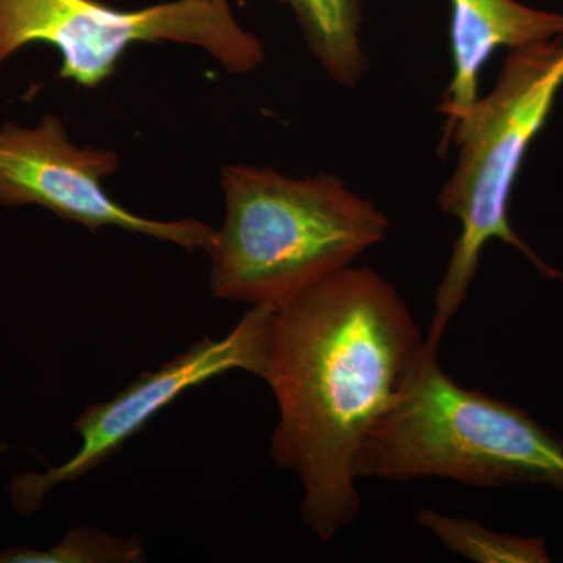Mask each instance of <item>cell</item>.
Instances as JSON below:
<instances>
[{
  "label": "cell",
  "instance_id": "52a82bcc",
  "mask_svg": "<svg viewBox=\"0 0 563 563\" xmlns=\"http://www.w3.org/2000/svg\"><path fill=\"white\" fill-rule=\"evenodd\" d=\"M118 168L117 152L76 146L54 114L44 117L36 128L13 122L0 128L2 206H40L90 231L118 228L187 251L210 250L214 229L206 222L151 220L114 201L103 181Z\"/></svg>",
  "mask_w": 563,
  "mask_h": 563
},
{
  "label": "cell",
  "instance_id": "5b68a950",
  "mask_svg": "<svg viewBox=\"0 0 563 563\" xmlns=\"http://www.w3.org/2000/svg\"><path fill=\"white\" fill-rule=\"evenodd\" d=\"M62 54L60 76L96 88L135 44L199 47L232 74L262 65L265 47L236 21L229 0H173L121 10L101 0H0V65L29 44Z\"/></svg>",
  "mask_w": 563,
  "mask_h": 563
},
{
  "label": "cell",
  "instance_id": "3957f363",
  "mask_svg": "<svg viewBox=\"0 0 563 563\" xmlns=\"http://www.w3.org/2000/svg\"><path fill=\"white\" fill-rule=\"evenodd\" d=\"M358 477L563 492V442L520 407L461 387L440 366L439 347L424 340L398 398L363 448Z\"/></svg>",
  "mask_w": 563,
  "mask_h": 563
},
{
  "label": "cell",
  "instance_id": "ba28073f",
  "mask_svg": "<svg viewBox=\"0 0 563 563\" xmlns=\"http://www.w3.org/2000/svg\"><path fill=\"white\" fill-rule=\"evenodd\" d=\"M453 80L440 111L446 117L444 136L479 99V77L499 47L521 49L563 38V14L536 10L517 0H450ZM443 136V139H444Z\"/></svg>",
  "mask_w": 563,
  "mask_h": 563
},
{
  "label": "cell",
  "instance_id": "277c9868",
  "mask_svg": "<svg viewBox=\"0 0 563 563\" xmlns=\"http://www.w3.org/2000/svg\"><path fill=\"white\" fill-rule=\"evenodd\" d=\"M563 87V38L514 49L490 95L462 114L442 144L459 147L457 163L439 195V207L461 222L426 343L439 347L468 296L485 244L501 240L547 279L563 273L542 261L509 221V203L532 141L547 124Z\"/></svg>",
  "mask_w": 563,
  "mask_h": 563
},
{
  "label": "cell",
  "instance_id": "6da1fadb",
  "mask_svg": "<svg viewBox=\"0 0 563 563\" xmlns=\"http://www.w3.org/2000/svg\"><path fill=\"white\" fill-rule=\"evenodd\" d=\"M422 340L395 287L347 266L274 314L263 379L279 404L272 459L302 485V520L331 542L361 512L358 461Z\"/></svg>",
  "mask_w": 563,
  "mask_h": 563
},
{
  "label": "cell",
  "instance_id": "9c48e42d",
  "mask_svg": "<svg viewBox=\"0 0 563 563\" xmlns=\"http://www.w3.org/2000/svg\"><path fill=\"white\" fill-rule=\"evenodd\" d=\"M295 11L307 46L329 77L352 88L368 70L362 47L363 0H279Z\"/></svg>",
  "mask_w": 563,
  "mask_h": 563
},
{
  "label": "cell",
  "instance_id": "30bf717a",
  "mask_svg": "<svg viewBox=\"0 0 563 563\" xmlns=\"http://www.w3.org/2000/svg\"><path fill=\"white\" fill-rule=\"evenodd\" d=\"M418 523L454 553L483 563H547L551 561L543 539L493 532L468 518L448 517L422 509Z\"/></svg>",
  "mask_w": 563,
  "mask_h": 563
},
{
  "label": "cell",
  "instance_id": "8992f818",
  "mask_svg": "<svg viewBox=\"0 0 563 563\" xmlns=\"http://www.w3.org/2000/svg\"><path fill=\"white\" fill-rule=\"evenodd\" d=\"M274 314L269 307L252 306L224 339L206 336L155 372L141 373L110 401L85 409L74 421L81 439L79 451L46 473L18 476L10 488L13 506L21 514L36 512L51 488L74 483L110 461L152 418L191 388L235 369L265 376Z\"/></svg>",
  "mask_w": 563,
  "mask_h": 563
},
{
  "label": "cell",
  "instance_id": "8fae6325",
  "mask_svg": "<svg viewBox=\"0 0 563 563\" xmlns=\"http://www.w3.org/2000/svg\"><path fill=\"white\" fill-rule=\"evenodd\" d=\"M146 558L140 536L121 539L95 528L73 529L49 551L10 548L0 562L13 563H136Z\"/></svg>",
  "mask_w": 563,
  "mask_h": 563
},
{
  "label": "cell",
  "instance_id": "7a4b0ae2",
  "mask_svg": "<svg viewBox=\"0 0 563 563\" xmlns=\"http://www.w3.org/2000/svg\"><path fill=\"white\" fill-rule=\"evenodd\" d=\"M224 222L214 229V298L280 309L383 242L390 221L340 177H290L272 168L221 169Z\"/></svg>",
  "mask_w": 563,
  "mask_h": 563
}]
</instances>
